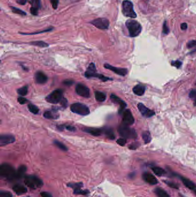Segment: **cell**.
<instances>
[{"label":"cell","instance_id":"6da1fadb","mask_svg":"<svg viewBox=\"0 0 196 197\" xmlns=\"http://www.w3.org/2000/svg\"><path fill=\"white\" fill-rule=\"evenodd\" d=\"M125 25L130 37H138L140 34L142 28L138 21L133 19H129L126 21Z\"/></svg>","mask_w":196,"mask_h":197},{"label":"cell","instance_id":"7a4b0ae2","mask_svg":"<svg viewBox=\"0 0 196 197\" xmlns=\"http://www.w3.org/2000/svg\"><path fill=\"white\" fill-rule=\"evenodd\" d=\"M85 77L87 79L90 78H97L103 81H107L109 80H112V79L105 77L103 75L98 73L97 72V69L95 68V65L94 63H90L89 65V67L85 73Z\"/></svg>","mask_w":196,"mask_h":197},{"label":"cell","instance_id":"3957f363","mask_svg":"<svg viewBox=\"0 0 196 197\" xmlns=\"http://www.w3.org/2000/svg\"><path fill=\"white\" fill-rule=\"evenodd\" d=\"M118 132L122 137L125 139H136L138 137L135 130L123 123L119 127Z\"/></svg>","mask_w":196,"mask_h":197},{"label":"cell","instance_id":"277c9868","mask_svg":"<svg viewBox=\"0 0 196 197\" xmlns=\"http://www.w3.org/2000/svg\"><path fill=\"white\" fill-rule=\"evenodd\" d=\"M0 175L8 180H13L16 178V171L12 166L8 163L1 164L0 167Z\"/></svg>","mask_w":196,"mask_h":197},{"label":"cell","instance_id":"5b68a950","mask_svg":"<svg viewBox=\"0 0 196 197\" xmlns=\"http://www.w3.org/2000/svg\"><path fill=\"white\" fill-rule=\"evenodd\" d=\"M24 183L28 187L32 189L40 188L43 185L42 180L34 175L26 176L25 177Z\"/></svg>","mask_w":196,"mask_h":197},{"label":"cell","instance_id":"8992f818","mask_svg":"<svg viewBox=\"0 0 196 197\" xmlns=\"http://www.w3.org/2000/svg\"><path fill=\"white\" fill-rule=\"evenodd\" d=\"M122 12L125 16L128 17L135 19L137 17V15L134 9L133 4L128 0H125L122 2Z\"/></svg>","mask_w":196,"mask_h":197},{"label":"cell","instance_id":"52a82bcc","mask_svg":"<svg viewBox=\"0 0 196 197\" xmlns=\"http://www.w3.org/2000/svg\"><path fill=\"white\" fill-rule=\"evenodd\" d=\"M63 91L61 89H58L54 91L49 94L46 97V100L51 104H57L61 102L63 98Z\"/></svg>","mask_w":196,"mask_h":197},{"label":"cell","instance_id":"ba28073f","mask_svg":"<svg viewBox=\"0 0 196 197\" xmlns=\"http://www.w3.org/2000/svg\"><path fill=\"white\" fill-rule=\"evenodd\" d=\"M70 110L73 112L82 116H86L90 114L89 107L81 103H75L72 104Z\"/></svg>","mask_w":196,"mask_h":197},{"label":"cell","instance_id":"9c48e42d","mask_svg":"<svg viewBox=\"0 0 196 197\" xmlns=\"http://www.w3.org/2000/svg\"><path fill=\"white\" fill-rule=\"evenodd\" d=\"M90 23L100 29H107L109 25V20L106 18H98L91 21Z\"/></svg>","mask_w":196,"mask_h":197},{"label":"cell","instance_id":"30bf717a","mask_svg":"<svg viewBox=\"0 0 196 197\" xmlns=\"http://www.w3.org/2000/svg\"><path fill=\"white\" fill-rule=\"evenodd\" d=\"M75 91L77 93L85 98L90 97V90L88 87L81 83H78L75 87Z\"/></svg>","mask_w":196,"mask_h":197},{"label":"cell","instance_id":"8fae6325","mask_svg":"<svg viewBox=\"0 0 196 197\" xmlns=\"http://www.w3.org/2000/svg\"><path fill=\"white\" fill-rule=\"evenodd\" d=\"M135 122L132 114L129 110H124L122 113V123L126 126H130L134 124Z\"/></svg>","mask_w":196,"mask_h":197},{"label":"cell","instance_id":"7c38bea8","mask_svg":"<svg viewBox=\"0 0 196 197\" xmlns=\"http://www.w3.org/2000/svg\"><path fill=\"white\" fill-rule=\"evenodd\" d=\"M15 140V136L12 134H1L0 136V146H3L13 143Z\"/></svg>","mask_w":196,"mask_h":197},{"label":"cell","instance_id":"4fadbf2b","mask_svg":"<svg viewBox=\"0 0 196 197\" xmlns=\"http://www.w3.org/2000/svg\"><path fill=\"white\" fill-rule=\"evenodd\" d=\"M104 68L105 69H107L108 70H110L114 72L115 73L121 76H125L128 73V70L125 68H117L115 67L112 65H111L109 64L106 63L104 65Z\"/></svg>","mask_w":196,"mask_h":197},{"label":"cell","instance_id":"5bb4252c","mask_svg":"<svg viewBox=\"0 0 196 197\" xmlns=\"http://www.w3.org/2000/svg\"><path fill=\"white\" fill-rule=\"evenodd\" d=\"M110 97H111V100H112V102H113L114 103L117 104L120 106V109L119 110V114L123 113V112L124 111L125 108L126 107V103L124 101H123L122 99H121L120 97H119L118 96H117L116 95L114 94H112Z\"/></svg>","mask_w":196,"mask_h":197},{"label":"cell","instance_id":"9a60e30c","mask_svg":"<svg viewBox=\"0 0 196 197\" xmlns=\"http://www.w3.org/2000/svg\"><path fill=\"white\" fill-rule=\"evenodd\" d=\"M30 4L31 5L30 9V13L34 16L38 15L41 7V0H30Z\"/></svg>","mask_w":196,"mask_h":197},{"label":"cell","instance_id":"2e32d148","mask_svg":"<svg viewBox=\"0 0 196 197\" xmlns=\"http://www.w3.org/2000/svg\"><path fill=\"white\" fill-rule=\"evenodd\" d=\"M138 108L142 115L146 118H150L155 115V112L154 111L148 109L142 103H139L138 104Z\"/></svg>","mask_w":196,"mask_h":197},{"label":"cell","instance_id":"e0dca14e","mask_svg":"<svg viewBox=\"0 0 196 197\" xmlns=\"http://www.w3.org/2000/svg\"><path fill=\"white\" fill-rule=\"evenodd\" d=\"M35 81L38 84H44L47 82V76L42 71H38L35 75Z\"/></svg>","mask_w":196,"mask_h":197},{"label":"cell","instance_id":"ac0fdd59","mask_svg":"<svg viewBox=\"0 0 196 197\" xmlns=\"http://www.w3.org/2000/svg\"><path fill=\"white\" fill-rule=\"evenodd\" d=\"M59 108L58 107H54L51 110H48L44 113V117L48 119H57L59 117V114L58 112Z\"/></svg>","mask_w":196,"mask_h":197},{"label":"cell","instance_id":"d6986e66","mask_svg":"<svg viewBox=\"0 0 196 197\" xmlns=\"http://www.w3.org/2000/svg\"><path fill=\"white\" fill-rule=\"evenodd\" d=\"M83 131L87 133L94 136H100L103 133V128H98L95 127H84L82 129Z\"/></svg>","mask_w":196,"mask_h":197},{"label":"cell","instance_id":"ffe728a7","mask_svg":"<svg viewBox=\"0 0 196 197\" xmlns=\"http://www.w3.org/2000/svg\"><path fill=\"white\" fill-rule=\"evenodd\" d=\"M142 178L146 183L151 185H155L158 183L156 178L152 174L149 172H144L143 174Z\"/></svg>","mask_w":196,"mask_h":197},{"label":"cell","instance_id":"44dd1931","mask_svg":"<svg viewBox=\"0 0 196 197\" xmlns=\"http://www.w3.org/2000/svg\"><path fill=\"white\" fill-rule=\"evenodd\" d=\"M179 178H180L181 180H182V182H183V184L186 187H187L189 189H190L193 191H194L196 190V185L191 180H189V179H187L185 177L181 176H180Z\"/></svg>","mask_w":196,"mask_h":197},{"label":"cell","instance_id":"7402d4cb","mask_svg":"<svg viewBox=\"0 0 196 197\" xmlns=\"http://www.w3.org/2000/svg\"><path fill=\"white\" fill-rule=\"evenodd\" d=\"M103 133L105 134L106 137L110 140H115V135L113 132V130L112 128L108 127H105L103 128Z\"/></svg>","mask_w":196,"mask_h":197},{"label":"cell","instance_id":"603a6c76","mask_svg":"<svg viewBox=\"0 0 196 197\" xmlns=\"http://www.w3.org/2000/svg\"><path fill=\"white\" fill-rule=\"evenodd\" d=\"M13 190L17 195H22L27 192V188L24 186L20 184H16L13 186Z\"/></svg>","mask_w":196,"mask_h":197},{"label":"cell","instance_id":"cb8c5ba5","mask_svg":"<svg viewBox=\"0 0 196 197\" xmlns=\"http://www.w3.org/2000/svg\"><path fill=\"white\" fill-rule=\"evenodd\" d=\"M145 90H146L145 87L144 85H140V84H138V85H136L133 88L134 93L138 96L143 95L145 92Z\"/></svg>","mask_w":196,"mask_h":197},{"label":"cell","instance_id":"d4e9b609","mask_svg":"<svg viewBox=\"0 0 196 197\" xmlns=\"http://www.w3.org/2000/svg\"><path fill=\"white\" fill-rule=\"evenodd\" d=\"M94 93H95V100L97 102H103L106 100L107 96L104 93L102 92H100V91H95Z\"/></svg>","mask_w":196,"mask_h":197},{"label":"cell","instance_id":"484cf974","mask_svg":"<svg viewBox=\"0 0 196 197\" xmlns=\"http://www.w3.org/2000/svg\"><path fill=\"white\" fill-rule=\"evenodd\" d=\"M154 192L158 197H170L169 194L165 190L161 188H156L154 190Z\"/></svg>","mask_w":196,"mask_h":197},{"label":"cell","instance_id":"4316f807","mask_svg":"<svg viewBox=\"0 0 196 197\" xmlns=\"http://www.w3.org/2000/svg\"><path fill=\"white\" fill-rule=\"evenodd\" d=\"M26 171V166L22 165L21 166L19 167V168H18L17 171L16 172V178L17 179H20L22 178L24 174H25Z\"/></svg>","mask_w":196,"mask_h":197},{"label":"cell","instance_id":"83f0119b","mask_svg":"<svg viewBox=\"0 0 196 197\" xmlns=\"http://www.w3.org/2000/svg\"><path fill=\"white\" fill-rule=\"evenodd\" d=\"M151 169H152V171L154 172V173L158 176H162L163 175H165V174H166L165 170H164L163 168H162L160 167H152Z\"/></svg>","mask_w":196,"mask_h":197},{"label":"cell","instance_id":"f1b7e54d","mask_svg":"<svg viewBox=\"0 0 196 197\" xmlns=\"http://www.w3.org/2000/svg\"><path fill=\"white\" fill-rule=\"evenodd\" d=\"M29 45H33V46H38L39 47H47L49 46V45L43 41H34V42H32L29 43Z\"/></svg>","mask_w":196,"mask_h":197},{"label":"cell","instance_id":"f546056e","mask_svg":"<svg viewBox=\"0 0 196 197\" xmlns=\"http://www.w3.org/2000/svg\"><path fill=\"white\" fill-rule=\"evenodd\" d=\"M142 137H143V139L145 144H148V143L151 142V136L150 133L148 131H144L142 134Z\"/></svg>","mask_w":196,"mask_h":197},{"label":"cell","instance_id":"4dcf8cb0","mask_svg":"<svg viewBox=\"0 0 196 197\" xmlns=\"http://www.w3.org/2000/svg\"><path fill=\"white\" fill-rule=\"evenodd\" d=\"M54 144L55 146H56L59 149H60V150H63V151H68V147L64 145L63 143H62L61 142L58 141V140H54Z\"/></svg>","mask_w":196,"mask_h":197},{"label":"cell","instance_id":"1f68e13d","mask_svg":"<svg viewBox=\"0 0 196 197\" xmlns=\"http://www.w3.org/2000/svg\"><path fill=\"white\" fill-rule=\"evenodd\" d=\"M28 108L29 110V111L30 112H32V114H38L39 112V108L36 106L35 105L33 104H31V103H29L28 105Z\"/></svg>","mask_w":196,"mask_h":197},{"label":"cell","instance_id":"d6a6232c","mask_svg":"<svg viewBox=\"0 0 196 197\" xmlns=\"http://www.w3.org/2000/svg\"><path fill=\"white\" fill-rule=\"evenodd\" d=\"M11 10H12V12L14 13L18 14V15H21V16H25L26 15V12H25L24 11H23L21 9H20L19 8H17L16 7H11Z\"/></svg>","mask_w":196,"mask_h":197},{"label":"cell","instance_id":"836d02e7","mask_svg":"<svg viewBox=\"0 0 196 197\" xmlns=\"http://www.w3.org/2000/svg\"><path fill=\"white\" fill-rule=\"evenodd\" d=\"M52 29H53L52 27H51L50 28H48V29H44V30H43V31H39V32H33V33H30V34H28V33H27V34H26V33H20V34H21V35H36V34H42V33L50 32V31H51Z\"/></svg>","mask_w":196,"mask_h":197},{"label":"cell","instance_id":"e575fe53","mask_svg":"<svg viewBox=\"0 0 196 197\" xmlns=\"http://www.w3.org/2000/svg\"><path fill=\"white\" fill-rule=\"evenodd\" d=\"M28 86L26 85L24 86L17 89V93L21 96H25L28 93Z\"/></svg>","mask_w":196,"mask_h":197},{"label":"cell","instance_id":"d590c367","mask_svg":"<svg viewBox=\"0 0 196 197\" xmlns=\"http://www.w3.org/2000/svg\"><path fill=\"white\" fill-rule=\"evenodd\" d=\"M90 193L89 190H83L81 189V188H77L74 190V194H78V195H87Z\"/></svg>","mask_w":196,"mask_h":197},{"label":"cell","instance_id":"8d00e7d4","mask_svg":"<svg viewBox=\"0 0 196 197\" xmlns=\"http://www.w3.org/2000/svg\"><path fill=\"white\" fill-rule=\"evenodd\" d=\"M83 184L82 183L79 182V183H68V186L72 188H73L74 190L75 189H77V188H82L83 187Z\"/></svg>","mask_w":196,"mask_h":197},{"label":"cell","instance_id":"74e56055","mask_svg":"<svg viewBox=\"0 0 196 197\" xmlns=\"http://www.w3.org/2000/svg\"><path fill=\"white\" fill-rule=\"evenodd\" d=\"M13 195L11 192L7 191H1L0 197H12Z\"/></svg>","mask_w":196,"mask_h":197},{"label":"cell","instance_id":"f35d334b","mask_svg":"<svg viewBox=\"0 0 196 197\" xmlns=\"http://www.w3.org/2000/svg\"><path fill=\"white\" fill-rule=\"evenodd\" d=\"M165 182L166 183V184L168 186H169L171 188L177 189V190H178L179 188V186H178V184L174 183V182H169V181H165Z\"/></svg>","mask_w":196,"mask_h":197},{"label":"cell","instance_id":"ab89813d","mask_svg":"<svg viewBox=\"0 0 196 197\" xmlns=\"http://www.w3.org/2000/svg\"><path fill=\"white\" fill-rule=\"evenodd\" d=\"M169 31H170L169 28L167 25L166 21H165L164 22V24H163V33L165 35H167L169 33Z\"/></svg>","mask_w":196,"mask_h":197},{"label":"cell","instance_id":"60d3db41","mask_svg":"<svg viewBox=\"0 0 196 197\" xmlns=\"http://www.w3.org/2000/svg\"><path fill=\"white\" fill-rule=\"evenodd\" d=\"M116 142H117V143L119 145L123 146H124V145H125V144H126V140L125 138H119V139H118V140H117Z\"/></svg>","mask_w":196,"mask_h":197},{"label":"cell","instance_id":"b9f144b4","mask_svg":"<svg viewBox=\"0 0 196 197\" xmlns=\"http://www.w3.org/2000/svg\"><path fill=\"white\" fill-rule=\"evenodd\" d=\"M172 65L174 67H176L177 68H179L181 65H182V62L180 61H172Z\"/></svg>","mask_w":196,"mask_h":197},{"label":"cell","instance_id":"7bdbcfd3","mask_svg":"<svg viewBox=\"0 0 196 197\" xmlns=\"http://www.w3.org/2000/svg\"><path fill=\"white\" fill-rule=\"evenodd\" d=\"M52 7L54 9H56L59 4V0H50Z\"/></svg>","mask_w":196,"mask_h":197},{"label":"cell","instance_id":"ee69618b","mask_svg":"<svg viewBox=\"0 0 196 197\" xmlns=\"http://www.w3.org/2000/svg\"><path fill=\"white\" fill-rule=\"evenodd\" d=\"M17 101H18V102H19L20 104H24L28 102V100L26 99V98H25L23 97H19L17 98Z\"/></svg>","mask_w":196,"mask_h":197},{"label":"cell","instance_id":"f6af8a7d","mask_svg":"<svg viewBox=\"0 0 196 197\" xmlns=\"http://www.w3.org/2000/svg\"><path fill=\"white\" fill-rule=\"evenodd\" d=\"M140 144L138 142H135V143H133L132 144H130L129 146V148L130 149H131V150H135L136 149H137L139 146Z\"/></svg>","mask_w":196,"mask_h":197},{"label":"cell","instance_id":"bcb514c9","mask_svg":"<svg viewBox=\"0 0 196 197\" xmlns=\"http://www.w3.org/2000/svg\"><path fill=\"white\" fill-rule=\"evenodd\" d=\"M64 128H66L68 131H76V128L74 126H73L72 125H66V124H64Z\"/></svg>","mask_w":196,"mask_h":197},{"label":"cell","instance_id":"7dc6e473","mask_svg":"<svg viewBox=\"0 0 196 197\" xmlns=\"http://www.w3.org/2000/svg\"><path fill=\"white\" fill-rule=\"evenodd\" d=\"M189 97L193 99H196V90L193 89L189 93Z\"/></svg>","mask_w":196,"mask_h":197},{"label":"cell","instance_id":"c3c4849f","mask_svg":"<svg viewBox=\"0 0 196 197\" xmlns=\"http://www.w3.org/2000/svg\"><path fill=\"white\" fill-rule=\"evenodd\" d=\"M61 105L64 108H66L68 106V100L66 98H63L61 102H60Z\"/></svg>","mask_w":196,"mask_h":197},{"label":"cell","instance_id":"681fc988","mask_svg":"<svg viewBox=\"0 0 196 197\" xmlns=\"http://www.w3.org/2000/svg\"><path fill=\"white\" fill-rule=\"evenodd\" d=\"M74 81L73 80H66L63 81V84H64L66 86H72L73 84H74Z\"/></svg>","mask_w":196,"mask_h":197},{"label":"cell","instance_id":"f907efd6","mask_svg":"<svg viewBox=\"0 0 196 197\" xmlns=\"http://www.w3.org/2000/svg\"><path fill=\"white\" fill-rule=\"evenodd\" d=\"M195 46H196V41H190L187 45V46L188 48H191V47H193Z\"/></svg>","mask_w":196,"mask_h":197},{"label":"cell","instance_id":"816d5d0a","mask_svg":"<svg viewBox=\"0 0 196 197\" xmlns=\"http://www.w3.org/2000/svg\"><path fill=\"white\" fill-rule=\"evenodd\" d=\"M40 195L42 196V197H52V195L48 192H45V191H43V192H42L40 193Z\"/></svg>","mask_w":196,"mask_h":197},{"label":"cell","instance_id":"f5cc1de1","mask_svg":"<svg viewBox=\"0 0 196 197\" xmlns=\"http://www.w3.org/2000/svg\"><path fill=\"white\" fill-rule=\"evenodd\" d=\"M16 2L20 4V5H25L27 1H28V0H16Z\"/></svg>","mask_w":196,"mask_h":197},{"label":"cell","instance_id":"db71d44e","mask_svg":"<svg viewBox=\"0 0 196 197\" xmlns=\"http://www.w3.org/2000/svg\"><path fill=\"white\" fill-rule=\"evenodd\" d=\"M187 25L186 23H183L181 24V29H182V30H186V29H187Z\"/></svg>","mask_w":196,"mask_h":197},{"label":"cell","instance_id":"11a10c76","mask_svg":"<svg viewBox=\"0 0 196 197\" xmlns=\"http://www.w3.org/2000/svg\"><path fill=\"white\" fill-rule=\"evenodd\" d=\"M194 105L196 106V100H195V102H194Z\"/></svg>","mask_w":196,"mask_h":197},{"label":"cell","instance_id":"9f6ffc18","mask_svg":"<svg viewBox=\"0 0 196 197\" xmlns=\"http://www.w3.org/2000/svg\"><path fill=\"white\" fill-rule=\"evenodd\" d=\"M194 192H195V194H196V190H195V191H194Z\"/></svg>","mask_w":196,"mask_h":197},{"label":"cell","instance_id":"6f0895ef","mask_svg":"<svg viewBox=\"0 0 196 197\" xmlns=\"http://www.w3.org/2000/svg\"><path fill=\"white\" fill-rule=\"evenodd\" d=\"M27 197H30V196H27Z\"/></svg>","mask_w":196,"mask_h":197},{"label":"cell","instance_id":"680465c9","mask_svg":"<svg viewBox=\"0 0 196 197\" xmlns=\"http://www.w3.org/2000/svg\"><path fill=\"white\" fill-rule=\"evenodd\" d=\"M195 85H196V83H195Z\"/></svg>","mask_w":196,"mask_h":197}]
</instances>
